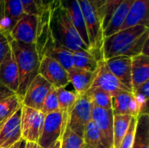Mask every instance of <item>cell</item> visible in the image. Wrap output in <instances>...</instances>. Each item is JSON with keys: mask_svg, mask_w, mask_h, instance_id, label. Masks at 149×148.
<instances>
[{"mask_svg": "<svg viewBox=\"0 0 149 148\" xmlns=\"http://www.w3.org/2000/svg\"><path fill=\"white\" fill-rule=\"evenodd\" d=\"M0 83L17 93L19 86V73L14 54L10 49L0 65Z\"/></svg>", "mask_w": 149, "mask_h": 148, "instance_id": "4fadbf2b", "label": "cell"}, {"mask_svg": "<svg viewBox=\"0 0 149 148\" xmlns=\"http://www.w3.org/2000/svg\"><path fill=\"white\" fill-rule=\"evenodd\" d=\"M92 104L86 95L78 98L67 121V126L79 136H83L84 129L92 120Z\"/></svg>", "mask_w": 149, "mask_h": 148, "instance_id": "9c48e42d", "label": "cell"}, {"mask_svg": "<svg viewBox=\"0 0 149 148\" xmlns=\"http://www.w3.org/2000/svg\"><path fill=\"white\" fill-rule=\"evenodd\" d=\"M56 1L65 10V13L67 14L69 19L71 20L73 26L77 30L83 42L90 50L88 35H87L81 7L79 5V0H56Z\"/></svg>", "mask_w": 149, "mask_h": 148, "instance_id": "5bb4252c", "label": "cell"}, {"mask_svg": "<svg viewBox=\"0 0 149 148\" xmlns=\"http://www.w3.org/2000/svg\"><path fill=\"white\" fill-rule=\"evenodd\" d=\"M12 94H14L13 92H11L10 90H9L7 87H5L3 85H2L0 83V100L7 98V97L10 96V95H12Z\"/></svg>", "mask_w": 149, "mask_h": 148, "instance_id": "74e56055", "label": "cell"}, {"mask_svg": "<svg viewBox=\"0 0 149 148\" xmlns=\"http://www.w3.org/2000/svg\"><path fill=\"white\" fill-rule=\"evenodd\" d=\"M133 93H139L144 96L145 98L148 99L149 98V81L144 83L138 88H136L134 91H133Z\"/></svg>", "mask_w": 149, "mask_h": 148, "instance_id": "8d00e7d4", "label": "cell"}, {"mask_svg": "<svg viewBox=\"0 0 149 148\" xmlns=\"http://www.w3.org/2000/svg\"><path fill=\"white\" fill-rule=\"evenodd\" d=\"M22 106V99L16 94H12L0 100V123H3L10 118Z\"/></svg>", "mask_w": 149, "mask_h": 148, "instance_id": "4316f807", "label": "cell"}, {"mask_svg": "<svg viewBox=\"0 0 149 148\" xmlns=\"http://www.w3.org/2000/svg\"><path fill=\"white\" fill-rule=\"evenodd\" d=\"M136 124H137V118L132 117L128 129L127 131V133L124 136L119 148H133L134 141V136H135Z\"/></svg>", "mask_w": 149, "mask_h": 148, "instance_id": "836d02e7", "label": "cell"}, {"mask_svg": "<svg viewBox=\"0 0 149 148\" xmlns=\"http://www.w3.org/2000/svg\"><path fill=\"white\" fill-rule=\"evenodd\" d=\"M91 87H97L107 92L112 97L121 92H131L108 69L106 61H99L98 69Z\"/></svg>", "mask_w": 149, "mask_h": 148, "instance_id": "30bf717a", "label": "cell"}, {"mask_svg": "<svg viewBox=\"0 0 149 148\" xmlns=\"http://www.w3.org/2000/svg\"><path fill=\"white\" fill-rule=\"evenodd\" d=\"M148 7L149 0H135L120 31L137 25L148 27Z\"/></svg>", "mask_w": 149, "mask_h": 148, "instance_id": "e0dca14e", "label": "cell"}, {"mask_svg": "<svg viewBox=\"0 0 149 148\" xmlns=\"http://www.w3.org/2000/svg\"><path fill=\"white\" fill-rule=\"evenodd\" d=\"M4 19V0H0V24Z\"/></svg>", "mask_w": 149, "mask_h": 148, "instance_id": "f35d334b", "label": "cell"}, {"mask_svg": "<svg viewBox=\"0 0 149 148\" xmlns=\"http://www.w3.org/2000/svg\"><path fill=\"white\" fill-rule=\"evenodd\" d=\"M10 46L8 37L0 31V65L3 58H5L7 52L10 51Z\"/></svg>", "mask_w": 149, "mask_h": 148, "instance_id": "d590c367", "label": "cell"}, {"mask_svg": "<svg viewBox=\"0 0 149 148\" xmlns=\"http://www.w3.org/2000/svg\"><path fill=\"white\" fill-rule=\"evenodd\" d=\"M48 25L52 39L71 51L89 50L77 30L69 19L65 10L56 0H51L48 5Z\"/></svg>", "mask_w": 149, "mask_h": 148, "instance_id": "7a4b0ae2", "label": "cell"}, {"mask_svg": "<svg viewBox=\"0 0 149 148\" xmlns=\"http://www.w3.org/2000/svg\"><path fill=\"white\" fill-rule=\"evenodd\" d=\"M73 66L76 69L96 72L99 61L88 50H79L72 52Z\"/></svg>", "mask_w": 149, "mask_h": 148, "instance_id": "484cf974", "label": "cell"}, {"mask_svg": "<svg viewBox=\"0 0 149 148\" xmlns=\"http://www.w3.org/2000/svg\"><path fill=\"white\" fill-rule=\"evenodd\" d=\"M2 124H3V123H0V128H1V126H2Z\"/></svg>", "mask_w": 149, "mask_h": 148, "instance_id": "bcb514c9", "label": "cell"}, {"mask_svg": "<svg viewBox=\"0 0 149 148\" xmlns=\"http://www.w3.org/2000/svg\"><path fill=\"white\" fill-rule=\"evenodd\" d=\"M96 72H89L74 68L68 72L69 82L72 84L74 92L79 97L85 95L88 89L92 86Z\"/></svg>", "mask_w": 149, "mask_h": 148, "instance_id": "ffe728a7", "label": "cell"}, {"mask_svg": "<svg viewBox=\"0 0 149 148\" xmlns=\"http://www.w3.org/2000/svg\"><path fill=\"white\" fill-rule=\"evenodd\" d=\"M39 25V16L24 14L14 25L9 38L25 44H35Z\"/></svg>", "mask_w": 149, "mask_h": 148, "instance_id": "ba28073f", "label": "cell"}, {"mask_svg": "<svg viewBox=\"0 0 149 148\" xmlns=\"http://www.w3.org/2000/svg\"><path fill=\"white\" fill-rule=\"evenodd\" d=\"M85 95L88 98L92 106L104 109H112V96L103 90L97 87H90Z\"/></svg>", "mask_w": 149, "mask_h": 148, "instance_id": "f1b7e54d", "label": "cell"}, {"mask_svg": "<svg viewBox=\"0 0 149 148\" xmlns=\"http://www.w3.org/2000/svg\"><path fill=\"white\" fill-rule=\"evenodd\" d=\"M88 1H89L90 3H93V2H94L95 0H88Z\"/></svg>", "mask_w": 149, "mask_h": 148, "instance_id": "f6af8a7d", "label": "cell"}, {"mask_svg": "<svg viewBox=\"0 0 149 148\" xmlns=\"http://www.w3.org/2000/svg\"><path fill=\"white\" fill-rule=\"evenodd\" d=\"M134 1L135 0H124L119 5V7L116 9L115 12L113 13L109 24H107V26L103 31L104 38L111 36L120 31Z\"/></svg>", "mask_w": 149, "mask_h": 148, "instance_id": "44dd1931", "label": "cell"}, {"mask_svg": "<svg viewBox=\"0 0 149 148\" xmlns=\"http://www.w3.org/2000/svg\"><path fill=\"white\" fill-rule=\"evenodd\" d=\"M58 111H59V104H58L57 90L55 87L52 86L44 100L41 112L44 114H48Z\"/></svg>", "mask_w": 149, "mask_h": 148, "instance_id": "d6a6232c", "label": "cell"}, {"mask_svg": "<svg viewBox=\"0 0 149 148\" xmlns=\"http://www.w3.org/2000/svg\"><path fill=\"white\" fill-rule=\"evenodd\" d=\"M60 148H86V145L83 138L66 126L60 139Z\"/></svg>", "mask_w": 149, "mask_h": 148, "instance_id": "1f68e13d", "label": "cell"}, {"mask_svg": "<svg viewBox=\"0 0 149 148\" xmlns=\"http://www.w3.org/2000/svg\"><path fill=\"white\" fill-rule=\"evenodd\" d=\"M25 144H26V141L24 140H21L18 143V146L17 148H25Z\"/></svg>", "mask_w": 149, "mask_h": 148, "instance_id": "b9f144b4", "label": "cell"}, {"mask_svg": "<svg viewBox=\"0 0 149 148\" xmlns=\"http://www.w3.org/2000/svg\"><path fill=\"white\" fill-rule=\"evenodd\" d=\"M133 148H149L148 113H141L137 117Z\"/></svg>", "mask_w": 149, "mask_h": 148, "instance_id": "cb8c5ba5", "label": "cell"}, {"mask_svg": "<svg viewBox=\"0 0 149 148\" xmlns=\"http://www.w3.org/2000/svg\"><path fill=\"white\" fill-rule=\"evenodd\" d=\"M50 148H60V140H58L53 146H52Z\"/></svg>", "mask_w": 149, "mask_h": 148, "instance_id": "7bdbcfd3", "label": "cell"}, {"mask_svg": "<svg viewBox=\"0 0 149 148\" xmlns=\"http://www.w3.org/2000/svg\"><path fill=\"white\" fill-rule=\"evenodd\" d=\"M52 85L39 74L28 86L23 99L22 105L41 111L44 100Z\"/></svg>", "mask_w": 149, "mask_h": 148, "instance_id": "7c38bea8", "label": "cell"}, {"mask_svg": "<svg viewBox=\"0 0 149 148\" xmlns=\"http://www.w3.org/2000/svg\"><path fill=\"white\" fill-rule=\"evenodd\" d=\"M86 148H93V147H86Z\"/></svg>", "mask_w": 149, "mask_h": 148, "instance_id": "7dc6e473", "label": "cell"}, {"mask_svg": "<svg viewBox=\"0 0 149 148\" xmlns=\"http://www.w3.org/2000/svg\"><path fill=\"white\" fill-rule=\"evenodd\" d=\"M25 148H42V147H40L37 143H33V142H26V144H25Z\"/></svg>", "mask_w": 149, "mask_h": 148, "instance_id": "60d3db41", "label": "cell"}, {"mask_svg": "<svg viewBox=\"0 0 149 148\" xmlns=\"http://www.w3.org/2000/svg\"><path fill=\"white\" fill-rule=\"evenodd\" d=\"M8 39L19 73V86L16 94L22 99L28 86L38 74L40 58L36 44L18 42L9 37Z\"/></svg>", "mask_w": 149, "mask_h": 148, "instance_id": "3957f363", "label": "cell"}, {"mask_svg": "<svg viewBox=\"0 0 149 148\" xmlns=\"http://www.w3.org/2000/svg\"><path fill=\"white\" fill-rule=\"evenodd\" d=\"M123 1L124 0H95L93 2L103 31L109 24L116 9Z\"/></svg>", "mask_w": 149, "mask_h": 148, "instance_id": "7402d4cb", "label": "cell"}, {"mask_svg": "<svg viewBox=\"0 0 149 148\" xmlns=\"http://www.w3.org/2000/svg\"><path fill=\"white\" fill-rule=\"evenodd\" d=\"M90 43V51L98 61L103 60V30L93 3L88 0H79Z\"/></svg>", "mask_w": 149, "mask_h": 148, "instance_id": "277c9868", "label": "cell"}, {"mask_svg": "<svg viewBox=\"0 0 149 148\" xmlns=\"http://www.w3.org/2000/svg\"><path fill=\"white\" fill-rule=\"evenodd\" d=\"M133 97L134 93L130 92H121L113 96L112 110L113 115H130L129 104Z\"/></svg>", "mask_w": 149, "mask_h": 148, "instance_id": "f546056e", "label": "cell"}, {"mask_svg": "<svg viewBox=\"0 0 149 148\" xmlns=\"http://www.w3.org/2000/svg\"><path fill=\"white\" fill-rule=\"evenodd\" d=\"M24 14L20 0H4V19L0 24V31L8 36L17 22Z\"/></svg>", "mask_w": 149, "mask_h": 148, "instance_id": "ac0fdd59", "label": "cell"}, {"mask_svg": "<svg viewBox=\"0 0 149 148\" xmlns=\"http://www.w3.org/2000/svg\"><path fill=\"white\" fill-rule=\"evenodd\" d=\"M39 58H41L43 55L48 56L53 59H55L57 62H58L66 71L67 72L72 71L74 69L73 66V58H72V51L66 49L65 47L57 44L52 38L49 25H48V31L46 38L38 51Z\"/></svg>", "mask_w": 149, "mask_h": 148, "instance_id": "8fae6325", "label": "cell"}, {"mask_svg": "<svg viewBox=\"0 0 149 148\" xmlns=\"http://www.w3.org/2000/svg\"><path fill=\"white\" fill-rule=\"evenodd\" d=\"M19 141H20V140H19ZM19 141H18L17 143H16L15 145H13L12 147H10V148H17V146H18V143H19Z\"/></svg>", "mask_w": 149, "mask_h": 148, "instance_id": "ee69618b", "label": "cell"}, {"mask_svg": "<svg viewBox=\"0 0 149 148\" xmlns=\"http://www.w3.org/2000/svg\"><path fill=\"white\" fill-rule=\"evenodd\" d=\"M92 120L104 135L111 148H113V113L112 109L92 107Z\"/></svg>", "mask_w": 149, "mask_h": 148, "instance_id": "9a60e30c", "label": "cell"}, {"mask_svg": "<svg viewBox=\"0 0 149 148\" xmlns=\"http://www.w3.org/2000/svg\"><path fill=\"white\" fill-rule=\"evenodd\" d=\"M38 74L56 89L66 87L70 83L67 71L55 59L45 55L40 58Z\"/></svg>", "mask_w": 149, "mask_h": 148, "instance_id": "52a82bcc", "label": "cell"}, {"mask_svg": "<svg viewBox=\"0 0 149 148\" xmlns=\"http://www.w3.org/2000/svg\"><path fill=\"white\" fill-rule=\"evenodd\" d=\"M148 27L137 25L104 38L102 45L103 59L107 60L117 56L133 58L142 54L144 45L148 42Z\"/></svg>", "mask_w": 149, "mask_h": 148, "instance_id": "6da1fadb", "label": "cell"}, {"mask_svg": "<svg viewBox=\"0 0 149 148\" xmlns=\"http://www.w3.org/2000/svg\"><path fill=\"white\" fill-rule=\"evenodd\" d=\"M132 116L113 115V148H119L127 133Z\"/></svg>", "mask_w": 149, "mask_h": 148, "instance_id": "83f0119b", "label": "cell"}, {"mask_svg": "<svg viewBox=\"0 0 149 148\" xmlns=\"http://www.w3.org/2000/svg\"><path fill=\"white\" fill-rule=\"evenodd\" d=\"M0 148H1V147H0Z\"/></svg>", "mask_w": 149, "mask_h": 148, "instance_id": "c3c4849f", "label": "cell"}, {"mask_svg": "<svg viewBox=\"0 0 149 148\" xmlns=\"http://www.w3.org/2000/svg\"><path fill=\"white\" fill-rule=\"evenodd\" d=\"M131 76L133 91L149 81V57L140 54L131 58Z\"/></svg>", "mask_w": 149, "mask_h": 148, "instance_id": "d6986e66", "label": "cell"}, {"mask_svg": "<svg viewBox=\"0 0 149 148\" xmlns=\"http://www.w3.org/2000/svg\"><path fill=\"white\" fill-rule=\"evenodd\" d=\"M20 119L21 108L2 124V126L0 128V147L13 133L15 129L20 126Z\"/></svg>", "mask_w": 149, "mask_h": 148, "instance_id": "4dcf8cb0", "label": "cell"}, {"mask_svg": "<svg viewBox=\"0 0 149 148\" xmlns=\"http://www.w3.org/2000/svg\"><path fill=\"white\" fill-rule=\"evenodd\" d=\"M38 3H39V4L43 10H46L48 8L50 2H51V0H38Z\"/></svg>", "mask_w": 149, "mask_h": 148, "instance_id": "ab89813d", "label": "cell"}, {"mask_svg": "<svg viewBox=\"0 0 149 148\" xmlns=\"http://www.w3.org/2000/svg\"><path fill=\"white\" fill-rule=\"evenodd\" d=\"M82 138L84 140L86 147L111 148L104 135L93 120L89 121L86 126Z\"/></svg>", "mask_w": 149, "mask_h": 148, "instance_id": "603a6c76", "label": "cell"}, {"mask_svg": "<svg viewBox=\"0 0 149 148\" xmlns=\"http://www.w3.org/2000/svg\"><path fill=\"white\" fill-rule=\"evenodd\" d=\"M45 114L41 111L25 106H21L20 131L22 140L37 143L40 137Z\"/></svg>", "mask_w": 149, "mask_h": 148, "instance_id": "5b68a950", "label": "cell"}, {"mask_svg": "<svg viewBox=\"0 0 149 148\" xmlns=\"http://www.w3.org/2000/svg\"><path fill=\"white\" fill-rule=\"evenodd\" d=\"M57 94L59 104V111L63 113L64 120L67 125L70 113L79 98L75 92L67 90L65 87L57 88Z\"/></svg>", "mask_w": 149, "mask_h": 148, "instance_id": "d4e9b609", "label": "cell"}, {"mask_svg": "<svg viewBox=\"0 0 149 148\" xmlns=\"http://www.w3.org/2000/svg\"><path fill=\"white\" fill-rule=\"evenodd\" d=\"M20 1L22 3L24 13L26 14L40 16L46 10L42 9L38 0H20Z\"/></svg>", "mask_w": 149, "mask_h": 148, "instance_id": "e575fe53", "label": "cell"}, {"mask_svg": "<svg viewBox=\"0 0 149 148\" xmlns=\"http://www.w3.org/2000/svg\"><path fill=\"white\" fill-rule=\"evenodd\" d=\"M109 71L131 92L132 76H131V58L126 56H117L105 60Z\"/></svg>", "mask_w": 149, "mask_h": 148, "instance_id": "2e32d148", "label": "cell"}, {"mask_svg": "<svg viewBox=\"0 0 149 148\" xmlns=\"http://www.w3.org/2000/svg\"><path fill=\"white\" fill-rule=\"evenodd\" d=\"M65 126L66 123L60 111L45 114L38 145L42 148H50L61 139Z\"/></svg>", "mask_w": 149, "mask_h": 148, "instance_id": "8992f818", "label": "cell"}]
</instances>
